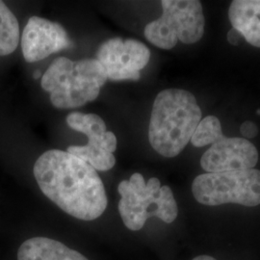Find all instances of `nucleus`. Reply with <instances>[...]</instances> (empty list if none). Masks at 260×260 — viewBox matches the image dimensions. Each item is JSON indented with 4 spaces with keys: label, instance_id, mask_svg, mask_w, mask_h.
Listing matches in <instances>:
<instances>
[{
    "label": "nucleus",
    "instance_id": "f3484780",
    "mask_svg": "<svg viewBox=\"0 0 260 260\" xmlns=\"http://www.w3.org/2000/svg\"><path fill=\"white\" fill-rule=\"evenodd\" d=\"M243 36L239 31H237L236 29L232 28L229 33H228V41L231 45L233 46H238L241 43V40Z\"/></svg>",
    "mask_w": 260,
    "mask_h": 260
},
{
    "label": "nucleus",
    "instance_id": "dca6fc26",
    "mask_svg": "<svg viewBox=\"0 0 260 260\" xmlns=\"http://www.w3.org/2000/svg\"><path fill=\"white\" fill-rule=\"evenodd\" d=\"M240 132H241L244 139H252L255 138L259 132L258 126L251 121H244L240 126Z\"/></svg>",
    "mask_w": 260,
    "mask_h": 260
},
{
    "label": "nucleus",
    "instance_id": "20e7f679",
    "mask_svg": "<svg viewBox=\"0 0 260 260\" xmlns=\"http://www.w3.org/2000/svg\"><path fill=\"white\" fill-rule=\"evenodd\" d=\"M118 191L121 196L119 211L124 225L137 232L150 217H157L164 223H173L178 214L177 204L169 186H161L156 177L146 182L144 177L135 173L129 180H122Z\"/></svg>",
    "mask_w": 260,
    "mask_h": 260
},
{
    "label": "nucleus",
    "instance_id": "39448f33",
    "mask_svg": "<svg viewBox=\"0 0 260 260\" xmlns=\"http://www.w3.org/2000/svg\"><path fill=\"white\" fill-rule=\"evenodd\" d=\"M162 16L145 27L144 35L153 46L172 49L177 42L189 45L205 34V19L201 1L163 0Z\"/></svg>",
    "mask_w": 260,
    "mask_h": 260
},
{
    "label": "nucleus",
    "instance_id": "9b49d317",
    "mask_svg": "<svg viewBox=\"0 0 260 260\" xmlns=\"http://www.w3.org/2000/svg\"><path fill=\"white\" fill-rule=\"evenodd\" d=\"M18 260H89L79 251L47 237H33L21 244Z\"/></svg>",
    "mask_w": 260,
    "mask_h": 260
},
{
    "label": "nucleus",
    "instance_id": "ddd939ff",
    "mask_svg": "<svg viewBox=\"0 0 260 260\" xmlns=\"http://www.w3.org/2000/svg\"><path fill=\"white\" fill-rule=\"evenodd\" d=\"M67 151L87 162L95 171H109L116 164L114 154L98 145L87 144L86 146H71Z\"/></svg>",
    "mask_w": 260,
    "mask_h": 260
},
{
    "label": "nucleus",
    "instance_id": "7ed1b4c3",
    "mask_svg": "<svg viewBox=\"0 0 260 260\" xmlns=\"http://www.w3.org/2000/svg\"><path fill=\"white\" fill-rule=\"evenodd\" d=\"M107 79L104 68L96 59L72 61L59 57L48 67L41 85L50 93L56 108L71 109L94 101Z\"/></svg>",
    "mask_w": 260,
    "mask_h": 260
},
{
    "label": "nucleus",
    "instance_id": "a211bd4d",
    "mask_svg": "<svg viewBox=\"0 0 260 260\" xmlns=\"http://www.w3.org/2000/svg\"><path fill=\"white\" fill-rule=\"evenodd\" d=\"M192 260H217L215 259L212 256H209V255H200V256H197L194 259Z\"/></svg>",
    "mask_w": 260,
    "mask_h": 260
},
{
    "label": "nucleus",
    "instance_id": "aec40b11",
    "mask_svg": "<svg viewBox=\"0 0 260 260\" xmlns=\"http://www.w3.org/2000/svg\"><path fill=\"white\" fill-rule=\"evenodd\" d=\"M257 114H258V115H260V110H257Z\"/></svg>",
    "mask_w": 260,
    "mask_h": 260
},
{
    "label": "nucleus",
    "instance_id": "2eb2a0df",
    "mask_svg": "<svg viewBox=\"0 0 260 260\" xmlns=\"http://www.w3.org/2000/svg\"><path fill=\"white\" fill-rule=\"evenodd\" d=\"M221 133L223 131L220 120L215 116H207L199 123L191 143L194 147L203 148L212 144Z\"/></svg>",
    "mask_w": 260,
    "mask_h": 260
},
{
    "label": "nucleus",
    "instance_id": "4468645a",
    "mask_svg": "<svg viewBox=\"0 0 260 260\" xmlns=\"http://www.w3.org/2000/svg\"><path fill=\"white\" fill-rule=\"evenodd\" d=\"M66 121L72 129L83 133L88 139L92 137H102L107 132L105 122L95 114L74 112L68 115Z\"/></svg>",
    "mask_w": 260,
    "mask_h": 260
},
{
    "label": "nucleus",
    "instance_id": "6ab92c4d",
    "mask_svg": "<svg viewBox=\"0 0 260 260\" xmlns=\"http://www.w3.org/2000/svg\"><path fill=\"white\" fill-rule=\"evenodd\" d=\"M41 75H42L41 72H40V71H37V72H36V74L34 75V77H35V78H39Z\"/></svg>",
    "mask_w": 260,
    "mask_h": 260
},
{
    "label": "nucleus",
    "instance_id": "6e6552de",
    "mask_svg": "<svg viewBox=\"0 0 260 260\" xmlns=\"http://www.w3.org/2000/svg\"><path fill=\"white\" fill-rule=\"evenodd\" d=\"M258 162V151L250 141L221 133L201 158L206 173L250 170Z\"/></svg>",
    "mask_w": 260,
    "mask_h": 260
},
{
    "label": "nucleus",
    "instance_id": "423d86ee",
    "mask_svg": "<svg viewBox=\"0 0 260 260\" xmlns=\"http://www.w3.org/2000/svg\"><path fill=\"white\" fill-rule=\"evenodd\" d=\"M192 193L202 205L256 206L260 205V171L250 169L200 175L193 181Z\"/></svg>",
    "mask_w": 260,
    "mask_h": 260
},
{
    "label": "nucleus",
    "instance_id": "1a4fd4ad",
    "mask_svg": "<svg viewBox=\"0 0 260 260\" xmlns=\"http://www.w3.org/2000/svg\"><path fill=\"white\" fill-rule=\"evenodd\" d=\"M70 45V38L62 25L39 17L29 19L21 36V49L28 63L43 60Z\"/></svg>",
    "mask_w": 260,
    "mask_h": 260
},
{
    "label": "nucleus",
    "instance_id": "f03ea898",
    "mask_svg": "<svg viewBox=\"0 0 260 260\" xmlns=\"http://www.w3.org/2000/svg\"><path fill=\"white\" fill-rule=\"evenodd\" d=\"M201 121L202 110L193 93L182 89L163 90L151 110L150 146L164 157H176L191 141Z\"/></svg>",
    "mask_w": 260,
    "mask_h": 260
},
{
    "label": "nucleus",
    "instance_id": "9d476101",
    "mask_svg": "<svg viewBox=\"0 0 260 260\" xmlns=\"http://www.w3.org/2000/svg\"><path fill=\"white\" fill-rule=\"evenodd\" d=\"M229 18L243 38L253 47H260V0H234Z\"/></svg>",
    "mask_w": 260,
    "mask_h": 260
},
{
    "label": "nucleus",
    "instance_id": "0eeeda50",
    "mask_svg": "<svg viewBox=\"0 0 260 260\" xmlns=\"http://www.w3.org/2000/svg\"><path fill=\"white\" fill-rule=\"evenodd\" d=\"M95 59L103 65L108 79L136 81L141 70L149 63L150 51L139 41L113 38L99 47Z\"/></svg>",
    "mask_w": 260,
    "mask_h": 260
},
{
    "label": "nucleus",
    "instance_id": "f257e3e1",
    "mask_svg": "<svg viewBox=\"0 0 260 260\" xmlns=\"http://www.w3.org/2000/svg\"><path fill=\"white\" fill-rule=\"evenodd\" d=\"M33 171L41 191L66 213L83 221L104 213L108 201L103 180L80 158L50 149L38 158Z\"/></svg>",
    "mask_w": 260,
    "mask_h": 260
},
{
    "label": "nucleus",
    "instance_id": "f8f14e48",
    "mask_svg": "<svg viewBox=\"0 0 260 260\" xmlns=\"http://www.w3.org/2000/svg\"><path fill=\"white\" fill-rule=\"evenodd\" d=\"M19 43V21L6 4L0 1V56L13 53Z\"/></svg>",
    "mask_w": 260,
    "mask_h": 260
}]
</instances>
